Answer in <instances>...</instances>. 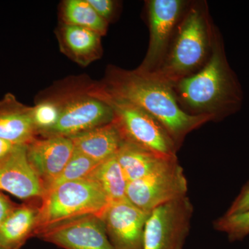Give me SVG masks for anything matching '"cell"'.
Here are the masks:
<instances>
[{"label": "cell", "mask_w": 249, "mask_h": 249, "mask_svg": "<svg viewBox=\"0 0 249 249\" xmlns=\"http://www.w3.org/2000/svg\"><path fill=\"white\" fill-rule=\"evenodd\" d=\"M172 88L180 107L191 115L213 116L216 121L240 110L243 92L228 62L222 36L216 27L211 55L204 66Z\"/></svg>", "instance_id": "1"}, {"label": "cell", "mask_w": 249, "mask_h": 249, "mask_svg": "<svg viewBox=\"0 0 249 249\" xmlns=\"http://www.w3.org/2000/svg\"><path fill=\"white\" fill-rule=\"evenodd\" d=\"M99 88L155 118L166 129L178 149L190 132L214 120L213 116L191 115L185 112L169 85L138 70H111L107 83Z\"/></svg>", "instance_id": "2"}, {"label": "cell", "mask_w": 249, "mask_h": 249, "mask_svg": "<svg viewBox=\"0 0 249 249\" xmlns=\"http://www.w3.org/2000/svg\"><path fill=\"white\" fill-rule=\"evenodd\" d=\"M183 14L161 65L147 73L171 88L204 66L211 55L215 27L204 3L192 4Z\"/></svg>", "instance_id": "3"}, {"label": "cell", "mask_w": 249, "mask_h": 249, "mask_svg": "<svg viewBox=\"0 0 249 249\" xmlns=\"http://www.w3.org/2000/svg\"><path fill=\"white\" fill-rule=\"evenodd\" d=\"M42 198L34 229L37 235L85 216L101 218L110 204L99 185L87 178L63 183L46 192Z\"/></svg>", "instance_id": "4"}, {"label": "cell", "mask_w": 249, "mask_h": 249, "mask_svg": "<svg viewBox=\"0 0 249 249\" xmlns=\"http://www.w3.org/2000/svg\"><path fill=\"white\" fill-rule=\"evenodd\" d=\"M89 93L112 108L113 121L124 142L163 157H178L176 144L165 127L153 116L127 101L113 97L100 88Z\"/></svg>", "instance_id": "5"}, {"label": "cell", "mask_w": 249, "mask_h": 249, "mask_svg": "<svg viewBox=\"0 0 249 249\" xmlns=\"http://www.w3.org/2000/svg\"><path fill=\"white\" fill-rule=\"evenodd\" d=\"M193 212L187 196L156 208L145 223L142 249H183Z\"/></svg>", "instance_id": "6"}, {"label": "cell", "mask_w": 249, "mask_h": 249, "mask_svg": "<svg viewBox=\"0 0 249 249\" xmlns=\"http://www.w3.org/2000/svg\"><path fill=\"white\" fill-rule=\"evenodd\" d=\"M188 181L177 162L165 169L128 182L127 200L139 209L150 213L156 208L187 196Z\"/></svg>", "instance_id": "7"}, {"label": "cell", "mask_w": 249, "mask_h": 249, "mask_svg": "<svg viewBox=\"0 0 249 249\" xmlns=\"http://www.w3.org/2000/svg\"><path fill=\"white\" fill-rule=\"evenodd\" d=\"M186 3L181 0H152L148 2L150 44L139 71L152 73L160 68L169 49Z\"/></svg>", "instance_id": "8"}, {"label": "cell", "mask_w": 249, "mask_h": 249, "mask_svg": "<svg viewBox=\"0 0 249 249\" xmlns=\"http://www.w3.org/2000/svg\"><path fill=\"white\" fill-rule=\"evenodd\" d=\"M112 108L89 92L85 96H76L60 104L58 122L46 137L61 136L72 137L110 124L114 120Z\"/></svg>", "instance_id": "9"}, {"label": "cell", "mask_w": 249, "mask_h": 249, "mask_svg": "<svg viewBox=\"0 0 249 249\" xmlns=\"http://www.w3.org/2000/svg\"><path fill=\"white\" fill-rule=\"evenodd\" d=\"M150 213L127 199L111 203L101 219L114 249H142L144 229Z\"/></svg>", "instance_id": "10"}, {"label": "cell", "mask_w": 249, "mask_h": 249, "mask_svg": "<svg viewBox=\"0 0 249 249\" xmlns=\"http://www.w3.org/2000/svg\"><path fill=\"white\" fill-rule=\"evenodd\" d=\"M41 237L65 249H115L98 216L78 218L42 232Z\"/></svg>", "instance_id": "11"}, {"label": "cell", "mask_w": 249, "mask_h": 249, "mask_svg": "<svg viewBox=\"0 0 249 249\" xmlns=\"http://www.w3.org/2000/svg\"><path fill=\"white\" fill-rule=\"evenodd\" d=\"M0 191L22 200L42 197L44 187L27 157V145H19L0 160Z\"/></svg>", "instance_id": "12"}, {"label": "cell", "mask_w": 249, "mask_h": 249, "mask_svg": "<svg viewBox=\"0 0 249 249\" xmlns=\"http://www.w3.org/2000/svg\"><path fill=\"white\" fill-rule=\"evenodd\" d=\"M74 150L71 138L61 136L35 139L28 144V160L40 178L44 191L61 173Z\"/></svg>", "instance_id": "13"}, {"label": "cell", "mask_w": 249, "mask_h": 249, "mask_svg": "<svg viewBox=\"0 0 249 249\" xmlns=\"http://www.w3.org/2000/svg\"><path fill=\"white\" fill-rule=\"evenodd\" d=\"M37 133L32 117V107L16 101L11 94L0 101V139L16 145H28Z\"/></svg>", "instance_id": "14"}, {"label": "cell", "mask_w": 249, "mask_h": 249, "mask_svg": "<svg viewBox=\"0 0 249 249\" xmlns=\"http://www.w3.org/2000/svg\"><path fill=\"white\" fill-rule=\"evenodd\" d=\"M70 138L76 150L98 164L116 156L124 142L114 121Z\"/></svg>", "instance_id": "15"}, {"label": "cell", "mask_w": 249, "mask_h": 249, "mask_svg": "<svg viewBox=\"0 0 249 249\" xmlns=\"http://www.w3.org/2000/svg\"><path fill=\"white\" fill-rule=\"evenodd\" d=\"M116 157L128 182L158 173L178 162V157H163L127 142H124Z\"/></svg>", "instance_id": "16"}, {"label": "cell", "mask_w": 249, "mask_h": 249, "mask_svg": "<svg viewBox=\"0 0 249 249\" xmlns=\"http://www.w3.org/2000/svg\"><path fill=\"white\" fill-rule=\"evenodd\" d=\"M37 211L28 205L17 206L0 227V243L6 249H19L34 232Z\"/></svg>", "instance_id": "17"}, {"label": "cell", "mask_w": 249, "mask_h": 249, "mask_svg": "<svg viewBox=\"0 0 249 249\" xmlns=\"http://www.w3.org/2000/svg\"><path fill=\"white\" fill-rule=\"evenodd\" d=\"M87 178L99 185L110 204L127 199L126 191L128 181L116 156L98 164Z\"/></svg>", "instance_id": "18"}, {"label": "cell", "mask_w": 249, "mask_h": 249, "mask_svg": "<svg viewBox=\"0 0 249 249\" xmlns=\"http://www.w3.org/2000/svg\"><path fill=\"white\" fill-rule=\"evenodd\" d=\"M62 39L69 52L77 60L88 62L96 58L101 49V36L94 31L65 24Z\"/></svg>", "instance_id": "19"}, {"label": "cell", "mask_w": 249, "mask_h": 249, "mask_svg": "<svg viewBox=\"0 0 249 249\" xmlns=\"http://www.w3.org/2000/svg\"><path fill=\"white\" fill-rule=\"evenodd\" d=\"M65 24L85 28L104 36L108 22L95 11L88 0H68L63 7Z\"/></svg>", "instance_id": "20"}, {"label": "cell", "mask_w": 249, "mask_h": 249, "mask_svg": "<svg viewBox=\"0 0 249 249\" xmlns=\"http://www.w3.org/2000/svg\"><path fill=\"white\" fill-rule=\"evenodd\" d=\"M98 165V163L75 149L66 166L58 178L46 188L44 194L46 192L53 189L63 183L86 178Z\"/></svg>", "instance_id": "21"}, {"label": "cell", "mask_w": 249, "mask_h": 249, "mask_svg": "<svg viewBox=\"0 0 249 249\" xmlns=\"http://www.w3.org/2000/svg\"><path fill=\"white\" fill-rule=\"evenodd\" d=\"M214 227L227 234L229 240H241L249 235V211L242 213L226 215L216 219Z\"/></svg>", "instance_id": "22"}, {"label": "cell", "mask_w": 249, "mask_h": 249, "mask_svg": "<svg viewBox=\"0 0 249 249\" xmlns=\"http://www.w3.org/2000/svg\"><path fill=\"white\" fill-rule=\"evenodd\" d=\"M60 104L55 101H45L32 107V117L36 132L45 134L58 122Z\"/></svg>", "instance_id": "23"}, {"label": "cell", "mask_w": 249, "mask_h": 249, "mask_svg": "<svg viewBox=\"0 0 249 249\" xmlns=\"http://www.w3.org/2000/svg\"><path fill=\"white\" fill-rule=\"evenodd\" d=\"M249 211V183H247L241 191L239 196L236 197L229 207L226 215L240 214Z\"/></svg>", "instance_id": "24"}, {"label": "cell", "mask_w": 249, "mask_h": 249, "mask_svg": "<svg viewBox=\"0 0 249 249\" xmlns=\"http://www.w3.org/2000/svg\"><path fill=\"white\" fill-rule=\"evenodd\" d=\"M96 13L109 22L115 11V2L111 0H88Z\"/></svg>", "instance_id": "25"}, {"label": "cell", "mask_w": 249, "mask_h": 249, "mask_svg": "<svg viewBox=\"0 0 249 249\" xmlns=\"http://www.w3.org/2000/svg\"><path fill=\"white\" fill-rule=\"evenodd\" d=\"M17 206L8 196L0 192V227Z\"/></svg>", "instance_id": "26"}, {"label": "cell", "mask_w": 249, "mask_h": 249, "mask_svg": "<svg viewBox=\"0 0 249 249\" xmlns=\"http://www.w3.org/2000/svg\"><path fill=\"white\" fill-rule=\"evenodd\" d=\"M18 145H16L4 139H0V160L9 155Z\"/></svg>", "instance_id": "27"}, {"label": "cell", "mask_w": 249, "mask_h": 249, "mask_svg": "<svg viewBox=\"0 0 249 249\" xmlns=\"http://www.w3.org/2000/svg\"><path fill=\"white\" fill-rule=\"evenodd\" d=\"M0 249H6L4 248V247H3L2 245H1V243H0Z\"/></svg>", "instance_id": "28"}]
</instances>
